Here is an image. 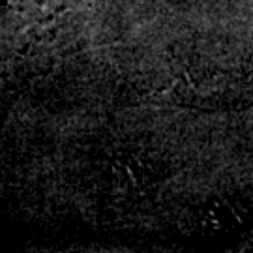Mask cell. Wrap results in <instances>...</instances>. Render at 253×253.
<instances>
[{
  "label": "cell",
  "mask_w": 253,
  "mask_h": 253,
  "mask_svg": "<svg viewBox=\"0 0 253 253\" xmlns=\"http://www.w3.org/2000/svg\"><path fill=\"white\" fill-rule=\"evenodd\" d=\"M9 11L30 23L47 21L60 11L62 0H9Z\"/></svg>",
  "instance_id": "6da1fadb"
}]
</instances>
